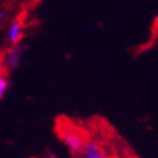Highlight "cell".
Returning a JSON list of instances; mask_svg holds the SVG:
<instances>
[{
    "mask_svg": "<svg viewBox=\"0 0 158 158\" xmlns=\"http://www.w3.org/2000/svg\"><path fill=\"white\" fill-rule=\"evenodd\" d=\"M58 134H59V138L62 139V141L68 147V149L71 151L72 154L78 156V154L82 153L84 145L86 143V140L82 136V134H80L75 129L66 127V126L59 129Z\"/></svg>",
    "mask_w": 158,
    "mask_h": 158,
    "instance_id": "6da1fadb",
    "label": "cell"
},
{
    "mask_svg": "<svg viewBox=\"0 0 158 158\" xmlns=\"http://www.w3.org/2000/svg\"><path fill=\"white\" fill-rule=\"evenodd\" d=\"M22 58V46L21 45H13L12 48L8 50L5 57V66L9 69H15L19 66V62Z\"/></svg>",
    "mask_w": 158,
    "mask_h": 158,
    "instance_id": "7a4b0ae2",
    "label": "cell"
},
{
    "mask_svg": "<svg viewBox=\"0 0 158 158\" xmlns=\"http://www.w3.org/2000/svg\"><path fill=\"white\" fill-rule=\"evenodd\" d=\"M82 154H84V158H107L104 151L94 140H86Z\"/></svg>",
    "mask_w": 158,
    "mask_h": 158,
    "instance_id": "3957f363",
    "label": "cell"
},
{
    "mask_svg": "<svg viewBox=\"0 0 158 158\" xmlns=\"http://www.w3.org/2000/svg\"><path fill=\"white\" fill-rule=\"evenodd\" d=\"M22 22L21 21H14L10 27H9V31H8V40H9L13 45L18 44V41L21 40L22 37Z\"/></svg>",
    "mask_w": 158,
    "mask_h": 158,
    "instance_id": "277c9868",
    "label": "cell"
},
{
    "mask_svg": "<svg viewBox=\"0 0 158 158\" xmlns=\"http://www.w3.org/2000/svg\"><path fill=\"white\" fill-rule=\"evenodd\" d=\"M6 89H8V80H6L5 77L2 76V77H0V100L3 99Z\"/></svg>",
    "mask_w": 158,
    "mask_h": 158,
    "instance_id": "5b68a950",
    "label": "cell"
},
{
    "mask_svg": "<svg viewBox=\"0 0 158 158\" xmlns=\"http://www.w3.org/2000/svg\"><path fill=\"white\" fill-rule=\"evenodd\" d=\"M46 158H58L57 156H54L53 153H48V156H46Z\"/></svg>",
    "mask_w": 158,
    "mask_h": 158,
    "instance_id": "8992f818",
    "label": "cell"
},
{
    "mask_svg": "<svg viewBox=\"0 0 158 158\" xmlns=\"http://www.w3.org/2000/svg\"><path fill=\"white\" fill-rule=\"evenodd\" d=\"M3 76V64H2V60H0V77Z\"/></svg>",
    "mask_w": 158,
    "mask_h": 158,
    "instance_id": "52a82bcc",
    "label": "cell"
},
{
    "mask_svg": "<svg viewBox=\"0 0 158 158\" xmlns=\"http://www.w3.org/2000/svg\"><path fill=\"white\" fill-rule=\"evenodd\" d=\"M2 19H3V12L0 10V21H2Z\"/></svg>",
    "mask_w": 158,
    "mask_h": 158,
    "instance_id": "ba28073f",
    "label": "cell"
}]
</instances>
